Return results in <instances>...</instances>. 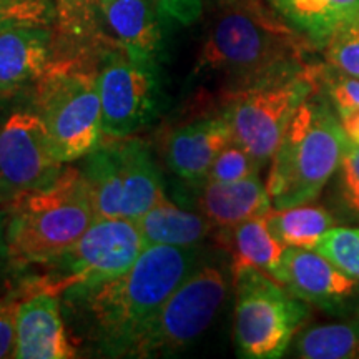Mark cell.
<instances>
[{
    "label": "cell",
    "instance_id": "cell-1",
    "mask_svg": "<svg viewBox=\"0 0 359 359\" xmlns=\"http://www.w3.org/2000/svg\"><path fill=\"white\" fill-rule=\"evenodd\" d=\"M206 259L203 246H150L123 275L60 294L72 333L98 356L128 358L165 299Z\"/></svg>",
    "mask_w": 359,
    "mask_h": 359
},
{
    "label": "cell",
    "instance_id": "cell-2",
    "mask_svg": "<svg viewBox=\"0 0 359 359\" xmlns=\"http://www.w3.org/2000/svg\"><path fill=\"white\" fill-rule=\"evenodd\" d=\"M320 53L268 0H215L190 79L219 93Z\"/></svg>",
    "mask_w": 359,
    "mask_h": 359
},
{
    "label": "cell",
    "instance_id": "cell-3",
    "mask_svg": "<svg viewBox=\"0 0 359 359\" xmlns=\"http://www.w3.org/2000/svg\"><path fill=\"white\" fill-rule=\"evenodd\" d=\"M4 210L12 269L50 263L97 219L82 170L75 167H62L52 182L17 196Z\"/></svg>",
    "mask_w": 359,
    "mask_h": 359
},
{
    "label": "cell",
    "instance_id": "cell-4",
    "mask_svg": "<svg viewBox=\"0 0 359 359\" xmlns=\"http://www.w3.org/2000/svg\"><path fill=\"white\" fill-rule=\"evenodd\" d=\"M348 145L330 102L318 90L296 111L268 165L273 208L320 200Z\"/></svg>",
    "mask_w": 359,
    "mask_h": 359
},
{
    "label": "cell",
    "instance_id": "cell-5",
    "mask_svg": "<svg viewBox=\"0 0 359 359\" xmlns=\"http://www.w3.org/2000/svg\"><path fill=\"white\" fill-rule=\"evenodd\" d=\"M98 69L90 50L53 55L47 70L29 90V107L47 128L60 163L82 160L102 143V105Z\"/></svg>",
    "mask_w": 359,
    "mask_h": 359
},
{
    "label": "cell",
    "instance_id": "cell-6",
    "mask_svg": "<svg viewBox=\"0 0 359 359\" xmlns=\"http://www.w3.org/2000/svg\"><path fill=\"white\" fill-rule=\"evenodd\" d=\"M320 60L298 62L243 87L219 93L218 109L231 125L235 142L268 167L299 107L318 92Z\"/></svg>",
    "mask_w": 359,
    "mask_h": 359
},
{
    "label": "cell",
    "instance_id": "cell-7",
    "mask_svg": "<svg viewBox=\"0 0 359 359\" xmlns=\"http://www.w3.org/2000/svg\"><path fill=\"white\" fill-rule=\"evenodd\" d=\"M235 318L233 339L245 359H280L306 326L313 308L257 266L231 262Z\"/></svg>",
    "mask_w": 359,
    "mask_h": 359
},
{
    "label": "cell",
    "instance_id": "cell-8",
    "mask_svg": "<svg viewBox=\"0 0 359 359\" xmlns=\"http://www.w3.org/2000/svg\"><path fill=\"white\" fill-rule=\"evenodd\" d=\"M233 288L223 258L206 259L165 299L135 341L128 358L173 356L212 327Z\"/></svg>",
    "mask_w": 359,
    "mask_h": 359
},
{
    "label": "cell",
    "instance_id": "cell-9",
    "mask_svg": "<svg viewBox=\"0 0 359 359\" xmlns=\"http://www.w3.org/2000/svg\"><path fill=\"white\" fill-rule=\"evenodd\" d=\"M145 250L138 224L127 218H97L60 257L43 264L45 273L27 291L60 296L72 286L98 285L123 275Z\"/></svg>",
    "mask_w": 359,
    "mask_h": 359
},
{
    "label": "cell",
    "instance_id": "cell-10",
    "mask_svg": "<svg viewBox=\"0 0 359 359\" xmlns=\"http://www.w3.org/2000/svg\"><path fill=\"white\" fill-rule=\"evenodd\" d=\"M98 93L103 135L127 138L151 125L160 114L158 69L135 62L122 48L100 53Z\"/></svg>",
    "mask_w": 359,
    "mask_h": 359
},
{
    "label": "cell",
    "instance_id": "cell-11",
    "mask_svg": "<svg viewBox=\"0 0 359 359\" xmlns=\"http://www.w3.org/2000/svg\"><path fill=\"white\" fill-rule=\"evenodd\" d=\"M62 167L42 118L30 107L0 116V208L47 185Z\"/></svg>",
    "mask_w": 359,
    "mask_h": 359
},
{
    "label": "cell",
    "instance_id": "cell-12",
    "mask_svg": "<svg viewBox=\"0 0 359 359\" xmlns=\"http://www.w3.org/2000/svg\"><path fill=\"white\" fill-rule=\"evenodd\" d=\"M278 281L330 320L359 314V281L320 251L285 248Z\"/></svg>",
    "mask_w": 359,
    "mask_h": 359
},
{
    "label": "cell",
    "instance_id": "cell-13",
    "mask_svg": "<svg viewBox=\"0 0 359 359\" xmlns=\"http://www.w3.org/2000/svg\"><path fill=\"white\" fill-rule=\"evenodd\" d=\"M154 0H98L103 34L135 62L158 69L165 53V32Z\"/></svg>",
    "mask_w": 359,
    "mask_h": 359
},
{
    "label": "cell",
    "instance_id": "cell-14",
    "mask_svg": "<svg viewBox=\"0 0 359 359\" xmlns=\"http://www.w3.org/2000/svg\"><path fill=\"white\" fill-rule=\"evenodd\" d=\"M60 296L34 291L20 303L17 313L15 359H74L79 349L72 341Z\"/></svg>",
    "mask_w": 359,
    "mask_h": 359
},
{
    "label": "cell",
    "instance_id": "cell-15",
    "mask_svg": "<svg viewBox=\"0 0 359 359\" xmlns=\"http://www.w3.org/2000/svg\"><path fill=\"white\" fill-rule=\"evenodd\" d=\"M57 39L47 25H20L0 32V100L29 92L55 55Z\"/></svg>",
    "mask_w": 359,
    "mask_h": 359
},
{
    "label": "cell",
    "instance_id": "cell-16",
    "mask_svg": "<svg viewBox=\"0 0 359 359\" xmlns=\"http://www.w3.org/2000/svg\"><path fill=\"white\" fill-rule=\"evenodd\" d=\"M235 140L231 125L219 109L175 128L167 138L165 160L170 170L193 185L203 182L224 147Z\"/></svg>",
    "mask_w": 359,
    "mask_h": 359
},
{
    "label": "cell",
    "instance_id": "cell-17",
    "mask_svg": "<svg viewBox=\"0 0 359 359\" xmlns=\"http://www.w3.org/2000/svg\"><path fill=\"white\" fill-rule=\"evenodd\" d=\"M195 208L208 218L215 230H226L246 219L264 217L273 210L266 182L251 177L238 182L196 183Z\"/></svg>",
    "mask_w": 359,
    "mask_h": 359
},
{
    "label": "cell",
    "instance_id": "cell-18",
    "mask_svg": "<svg viewBox=\"0 0 359 359\" xmlns=\"http://www.w3.org/2000/svg\"><path fill=\"white\" fill-rule=\"evenodd\" d=\"M290 27L318 52L341 29L359 20V0H268Z\"/></svg>",
    "mask_w": 359,
    "mask_h": 359
},
{
    "label": "cell",
    "instance_id": "cell-19",
    "mask_svg": "<svg viewBox=\"0 0 359 359\" xmlns=\"http://www.w3.org/2000/svg\"><path fill=\"white\" fill-rule=\"evenodd\" d=\"M145 248L150 246H205L215 236V226L198 210H183L167 196L137 219Z\"/></svg>",
    "mask_w": 359,
    "mask_h": 359
},
{
    "label": "cell",
    "instance_id": "cell-20",
    "mask_svg": "<svg viewBox=\"0 0 359 359\" xmlns=\"http://www.w3.org/2000/svg\"><path fill=\"white\" fill-rule=\"evenodd\" d=\"M123 198L122 218L137 222L151 206L163 200V178L150 148L138 138H122Z\"/></svg>",
    "mask_w": 359,
    "mask_h": 359
},
{
    "label": "cell",
    "instance_id": "cell-21",
    "mask_svg": "<svg viewBox=\"0 0 359 359\" xmlns=\"http://www.w3.org/2000/svg\"><path fill=\"white\" fill-rule=\"evenodd\" d=\"M85 182L97 218H122L123 160L122 138L102 142L82 158Z\"/></svg>",
    "mask_w": 359,
    "mask_h": 359
},
{
    "label": "cell",
    "instance_id": "cell-22",
    "mask_svg": "<svg viewBox=\"0 0 359 359\" xmlns=\"http://www.w3.org/2000/svg\"><path fill=\"white\" fill-rule=\"evenodd\" d=\"M213 238L231 255L233 262L253 264L276 281L280 280L285 246L269 230L266 215L246 219L226 230H217Z\"/></svg>",
    "mask_w": 359,
    "mask_h": 359
},
{
    "label": "cell",
    "instance_id": "cell-23",
    "mask_svg": "<svg viewBox=\"0 0 359 359\" xmlns=\"http://www.w3.org/2000/svg\"><path fill=\"white\" fill-rule=\"evenodd\" d=\"M268 226L285 248L316 250L327 231L339 226L323 201L273 208L266 215Z\"/></svg>",
    "mask_w": 359,
    "mask_h": 359
},
{
    "label": "cell",
    "instance_id": "cell-24",
    "mask_svg": "<svg viewBox=\"0 0 359 359\" xmlns=\"http://www.w3.org/2000/svg\"><path fill=\"white\" fill-rule=\"evenodd\" d=\"M288 353L299 359H359V314L308 323L294 336Z\"/></svg>",
    "mask_w": 359,
    "mask_h": 359
},
{
    "label": "cell",
    "instance_id": "cell-25",
    "mask_svg": "<svg viewBox=\"0 0 359 359\" xmlns=\"http://www.w3.org/2000/svg\"><path fill=\"white\" fill-rule=\"evenodd\" d=\"M334 218L343 226L359 224V145L349 142L338 170L321 195Z\"/></svg>",
    "mask_w": 359,
    "mask_h": 359
},
{
    "label": "cell",
    "instance_id": "cell-26",
    "mask_svg": "<svg viewBox=\"0 0 359 359\" xmlns=\"http://www.w3.org/2000/svg\"><path fill=\"white\" fill-rule=\"evenodd\" d=\"M318 90L330 102L348 140L359 145V79L341 74L320 60Z\"/></svg>",
    "mask_w": 359,
    "mask_h": 359
},
{
    "label": "cell",
    "instance_id": "cell-27",
    "mask_svg": "<svg viewBox=\"0 0 359 359\" xmlns=\"http://www.w3.org/2000/svg\"><path fill=\"white\" fill-rule=\"evenodd\" d=\"M58 32L70 43H111L98 19V0H55Z\"/></svg>",
    "mask_w": 359,
    "mask_h": 359
},
{
    "label": "cell",
    "instance_id": "cell-28",
    "mask_svg": "<svg viewBox=\"0 0 359 359\" xmlns=\"http://www.w3.org/2000/svg\"><path fill=\"white\" fill-rule=\"evenodd\" d=\"M263 168V165L243 145L233 140L230 145L219 151L205 180L206 182H238V180L258 177Z\"/></svg>",
    "mask_w": 359,
    "mask_h": 359
},
{
    "label": "cell",
    "instance_id": "cell-29",
    "mask_svg": "<svg viewBox=\"0 0 359 359\" xmlns=\"http://www.w3.org/2000/svg\"><path fill=\"white\" fill-rule=\"evenodd\" d=\"M320 55L331 69L359 79V20L336 32L323 47Z\"/></svg>",
    "mask_w": 359,
    "mask_h": 359
},
{
    "label": "cell",
    "instance_id": "cell-30",
    "mask_svg": "<svg viewBox=\"0 0 359 359\" xmlns=\"http://www.w3.org/2000/svg\"><path fill=\"white\" fill-rule=\"evenodd\" d=\"M316 251L359 281V224L333 228L320 241Z\"/></svg>",
    "mask_w": 359,
    "mask_h": 359
},
{
    "label": "cell",
    "instance_id": "cell-31",
    "mask_svg": "<svg viewBox=\"0 0 359 359\" xmlns=\"http://www.w3.org/2000/svg\"><path fill=\"white\" fill-rule=\"evenodd\" d=\"M57 24L55 0H0V32L20 25Z\"/></svg>",
    "mask_w": 359,
    "mask_h": 359
},
{
    "label": "cell",
    "instance_id": "cell-32",
    "mask_svg": "<svg viewBox=\"0 0 359 359\" xmlns=\"http://www.w3.org/2000/svg\"><path fill=\"white\" fill-rule=\"evenodd\" d=\"M22 298L0 299V359L12 358L15 349L17 313Z\"/></svg>",
    "mask_w": 359,
    "mask_h": 359
},
{
    "label": "cell",
    "instance_id": "cell-33",
    "mask_svg": "<svg viewBox=\"0 0 359 359\" xmlns=\"http://www.w3.org/2000/svg\"><path fill=\"white\" fill-rule=\"evenodd\" d=\"M160 11L182 25H191L203 13V0H154Z\"/></svg>",
    "mask_w": 359,
    "mask_h": 359
},
{
    "label": "cell",
    "instance_id": "cell-34",
    "mask_svg": "<svg viewBox=\"0 0 359 359\" xmlns=\"http://www.w3.org/2000/svg\"><path fill=\"white\" fill-rule=\"evenodd\" d=\"M12 268L6 241V210L0 208V278Z\"/></svg>",
    "mask_w": 359,
    "mask_h": 359
}]
</instances>
